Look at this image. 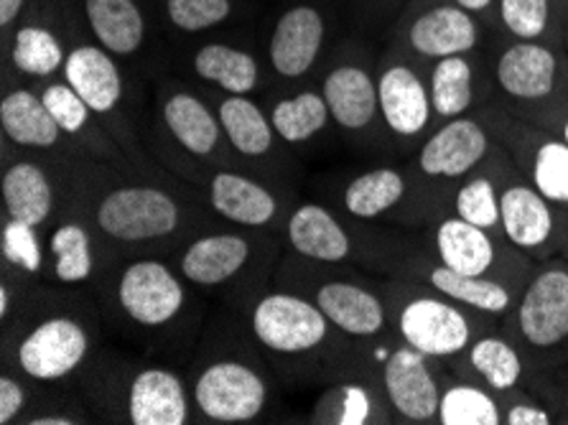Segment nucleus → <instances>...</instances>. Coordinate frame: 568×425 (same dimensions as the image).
<instances>
[{
    "mask_svg": "<svg viewBox=\"0 0 568 425\" xmlns=\"http://www.w3.org/2000/svg\"><path fill=\"white\" fill-rule=\"evenodd\" d=\"M505 425H556V415L530 387H518L500 397Z\"/></svg>",
    "mask_w": 568,
    "mask_h": 425,
    "instance_id": "49530a36",
    "label": "nucleus"
},
{
    "mask_svg": "<svg viewBox=\"0 0 568 425\" xmlns=\"http://www.w3.org/2000/svg\"><path fill=\"white\" fill-rule=\"evenodd\" d=\"M500 222L507 242L536 263L561 255L564 212L550 204L518 169H513L503 184Z\"/></svg>",
    "mask_w": 568,
    "mask_h": 425,
    "instance_id": "c85d7f7f",
    "label": "nucleus"
},
{
    "mask_svg": "<svg viewBox=\"0 0 568 425\" xmlns=\"http://www.w3.org/2000/svg\"><path fill=\"white\" fill-rule=\"evenodd\" d=\"M495 145L497 141L479 112L434 128L406 166L413 184L408 227H432L442 216L452 214L454 189L493 153Z\"/></svg>",
    "mask_w": 568,
    "mask_h": 425,
    "instance_id": "f8f14e48",
    "label": "nucleus"
},
{
    "mask_svg": "<svg viewBox=\"0 0 568 425\" xmlns=\"http://www.w3.org/2000/svg\"><path fill=\"white\" fill-rule=\"evenodd\" d=\"M454 3L462 6L464 11L475 13L477 19L485 21L489 26V31H493V13H495L497 0H454Z\"/></svg>",
    "mask_w": 568,
    "mask_h": 425,
    "instance_id": "3c124183",
    "label": "nucleus"
},
{
    "mask_svg": "<svg viewBox=\"0 0 568 425\" xmlns=\"http://www.w3.org/2000/svg\"><path fill=\"white\" fill-rule=\"evenodd\" d=\"M271 285L301 293L316 303L322 314L352 342H369L393 332L381 275L352 265L316 263L286 250Z\"/></svg>",
    "mask_w": 568,
    "mask_h": 425,
    "instance_id": "9d476101",
    "label": "nucleus"
},
{
    "mask_svg": "<svg viewBox=\"0 0 568 425\" xmlns=\"http://www.w3.org/2000/svg\"><path fill=\"white\" fill-rule=\"evenodd\" d=\"M69 0H37L6 37L3 77H19L31 84L62 77L69 49Z\"/></svg>",
    "mask_w": 568,
    "mask_h": 425,
    "instance_id": "bb28decb",
    "label": "nucleus"
},
{
    "mask_svg": "<svg viewBox=\"0 0 568 425\" xmlns=\"http://www.w3.org/2000/svg\"><path fill=\"white\" fill-rule=\"evenodd\" d=\"M261 100L268 110L275 133L294 153L314 149L332 133H337L318 82L265 92Z\"/></svg>",
    "mask_w": 568,
    "mask_h": 425,
    "instance_id": "4c0bfd02",
    "label": "nucleus"
},
{
    "mask_svg": "<svg viewBox=\"0 0 568 425\" xmlns=\"http://www.w3.org/2000/svg\"><path fill=\"white\" fill-rule=\"evenodd\" d=\"M525 387L544 397L556 415V423L568 425V362L564 367L548 372V375L532 377Z\"/></svg>",
    "mask_w": 568,
    "mask_h": 425,
    "instance_id": "09e8293b",
    "label": "nucleus"
},
{
    "mask_svg": "<svg viewBox=\"0 0 568 425\" xmlns=\"http://www.w3.org/2000/svg\"><path fill=\"white\" fill-rule=\"evenodd\" d=\"M377 94L395 153L410 159L436 128L426 69L395 47L377 54Z\"/></svg>",
    "mask_w": 568,
    "mask_h": 425,
    "instance_id": "a878e982",
    "label": "nucleus"
},
{
    "mask_svg": "<svg viewBox=\"0 0 568 425\" xmlns=\"http://www.w3.org/2000/svg\"><path fill=\"white\" fill-rule=\"evenodd\" d=\"M77 202L98 234L108 267L125 257L171 255L192 234L217 224L184 181L102 163L82 169Z\"/></svg>",
    "mask_w": 568,
    "mask_h": 425,
    "instance_id": "f257e3e1",
    "label": "nucleus"
},
{
    "mask_svg": "<svg viewBox=\"0 0 568 425\" xmlns=\"http://www.w3.org/2000/svg\"><path fill=\"white\" fill-rule=\"evenodd\" d=\"M485 120L489 133L510 155L532 186L544 194L550 204L568 212V145L561 135L532 125L528 120L515 118L497 102H487L477 110Z\"/></svg>",
    "mask_w": 568,
    "mask_h": 425,
    "instance_id": "393cba45",
    "label": "nucleus"
},
{
    "mask_svg": "<svg viewBox=\"0 0 568 425\" xmlns=\"http://www.w3.org/2000/svg\"><path fill=\"white\" fill-rule=\"evenodd\" d=\"M145 143L159 163L163 155H182L202 166L245 169L232 151L212 94L182 74L156 77Z\"/></svg>",
    "mask_w": 568,
    "mask_h": 425,
    "instance_id": "9b49d317",
    "label": "nucleus"
},
{
    "mask_svg": "<svg viewBox=\"0 0 568 425\" xmlns=\"http://www.w3.org/2000/svg\"><path fill=\"white\" fill-rule=\"evenodd\" d=\"M39 401V387L11 370L0 372V425H21Z\"/></svg>",
    "mask_w": 568,
    "mask_h": 425,
    "instance_id": "a18cd8bd",
    "label": "nucleus"
},
{
    "mask_svg": "<svg viewBox=\"0 0 568 425\" xmlns=\"http://www.w3.org/2000/svg\"><path fill=\"white\" fill-rule=\"evenodd\" d=\"M436 425H505L500 395L446 367Z\"/></svg>",
    "mask_w": 568,
    "mask_h": 425,
    "instance_id": "79ce46f5",
    "label": "nucleus"
},
{
    "mask_svg": "<svg viewBox=\"0 0 568 425\" xmlns=\"http://www.w3.org/2000/svg\"><path fill=\"white\" fill-rule=\"evenodd\" d=\"M67 39L69 49L62 72L64 80L88 102L90 110L100 118V123L108 128V133L115 138L138 171L159 179H176L174 173H169L153 159L149 143H145L149 118L141 115V100H138V80L141 77L133 74L120 59L90 39V33L82 29L80 19H77L72 0H69Z\"/></svg>",
    "mask_w": 568,
    "mask_h": 425,
    "instance_id": "6e6552de",
    "label": "nucleus"
},
{
    "mask_svg": "<svg viewBox=\"0 0 568 425\" xmlns=\"http://www.w3.org/2000/svg\"><path fill=\"white\" fill-rule=\"evenodd\" d=\"M196 423L247 425L268 415L278 377L230 308L206 316L202 340L186 367Z\"/></svg>",
    "mask_w": 568,
    "mask_h": 425,
    "instance_id": "39448f33",
    "label": "nucleus"
},
{
    "mask_svg": "<svg viewBox=\"0 0 568 425\" xmlns=\"http://www.w3.org/2000/svg\"><path fill=\"white\" fill-rule=\"evenodd\" d=\"M37 90L49 108L51 115L64 130V135L80 149L90 161L102 163V166H113L120 171H138L125 151L120 149L118 141L108 133V128L100 123V118L90 110L72 84L64 77L39 82ZM141 173V171H138Z\"/></svg>",
    "mask_w": 568,
    "mask_h": 425,
    "instance_id": "2f4dec72",
    "label": "nucleus"
},
{
    "mask_svg": "<svg viewBox=\"0 0 568 425\" xmlns=\"http://www.w3.org/2000/svg\"><path fill=\"white\" fill-rule=\"evenodd\" d=\"M515 163L505 153L500 143L487 155L479 166L459 181L452 194V214L462 216L464 222L477 224L481 230L503 234L500 222V192L505 179L510 176Z\"/></svg>",
    "mask_w": 568,
    "mask_h": 425,
    "instance_id": "ea45409f",
    "label": "nucleus"
},
{
    "mask_svg": "<svg viewBox=\"0 0 568 425\" xmlns=\"http://www.w3.org/2000/svg\"><path fill=\"white\" fill-rule=\"evenodd\" d=\"M357 354L381 385L393 423L436 425L446 364L413 350L393 332L357 342Z\"/></svg>",
    "mask_w": 568,
    "mask_h": 425,
    "instance_id": "6ab92c4d",
    "label": "nucleus"
},
{
    "mask_svg": "<svg viewBox=\"0 0 568 425\" xmlns=\"http://www.w3.org/2000/svg\"><path fill=\"white\" fill-rule=\"evenodd\" d=\"M182 77L214 94H253L263 98L271 90L261 33L237 29L194 39L174 49Z\"/></svg>",
    "mask_w": 568,
    "mask_h": 425,
    "instance_id": "4be33fe9",
    "label": "nucleus"
},
{
    "mask_svg": "<svg viewBox=\"0 0 568 425\" xmlns=\"http://www.w3.org/2000/svg\"><path fill=\"white\" fill-rule=\"evenodd\" d=\"M489 37V26L454 0H408L385 47H395L426 69L444 57L485 51Z\"/></svg>",
    "mask_w": 568,
    "mask_h": 425,
    "instance_id": "5701e85b",
    "label": "nucleus"
},
{
    "mask_svg": "<svg viewBox=\"0 0 568 425\" xmlns=\"http://www.w3.org/2000/svg\"><path fill=\"white\" fill-rule=\"evenodd\" d=\"M0 263L44 281L47 232L3 214L0 216Z\"/></svg>",
    "mask_w": 568,
    "mask_h": 425,
    "instance_id": "37998d69",
    "label": "nucleus"
},
{
    "mask_svg": "<svg viewBox=\"0 0 568 425\" xmlns=\"http://www.w3.org/2000/svg\"><path fill=\"white\" fill-rule=\"evenodd\" d=\"M344 37L337 0H278L261 26L271 90L316 82L334 43Z\"/></svg>",
    "mask_w": 568,
    "mask_h": 425,
    "instance_id": "dca6fc26",
    "label": "nucleus"
},
{
    "mask_svg": "<svg viewBox=\"0 0 568 425\" xmlns=\"http://www.w3.org/2000/svg\"><path fill=\"white\" fill-rule=\"evenodd\" d=\"M558 257L568 260V212H564V245H561V255Z\"/></svg>",
    "mask_w": 568,
    "mask_h": 425,
    "instance_id": "864d4df0",
    "label": "nucleus"
},
{
    "mask_svg": "<svg viewBox=\"0 0 568 425\" xmlns=\"http://www.w3.org/2000/svg\"><path fill=\"white\" fill-rule=\"evenodd\" d=\"M92 296L105 328L143 357L171 364L194 357L206 324V298L184 281L169 255L115 260Z\"/></svg>",
    "mask_w": 568,
    "mask_h": 425,
    "instance_id": "f03ea898",
    "label": "nucleus"
},
{
    "mask_svg": "<svg viewBox=\"0 0 568 425\" xmlns=\"http://www.w3.org/2000/svg\"><path fill=\"white\" fill-rule=\"evenodd\" d=\"M566 51H568V26H566Z\"/></svg>",
    "mask_w": 568,
    "mask_h": 425,
    "instance_id": "5fc2aeb1",
    "label": "nucleus"
},
{
    "mask_svg": "<svg viewBox=\"0 0 568 425\" xmlns=\"http://www.w3.org/2000/svg\"><path fill=\"white\" fill-rule=\"evenodd\" d=\"M222 128L232 151L253 173L291 186V171L296 169L294 151L281 141L261 98L253 94H214Z\"/></svg>",
    "mask_w": 568,
    "mask_h": 425,
    "instance_id": "cd10ccee",
    "label": "nucleus"
},
{
    "mask_svg": "<svg viewBox=\"0 0 568 425\" xmlns=\"http://www.w3.org/2000/svg\"><path fill=\"white\" fill-rule=\"evenodd\" d=\"M184 184L194 189L214 220L232 227L283 234L296 192L286 184L245 169L196 166L186 173Z\"/></svg>",
    "mask_w": 568,
    "mask_h": 425,
    "instance_id": "aec40b11",
    "label": "nucleus"
},
{
    "mask_svg": "<svg viewBox=\"0 0 568 425\" xmlns=\"http://www.w3.org/2000/svg\"><path fill=\"white\" fill-rule=\"evenodd\" d=\"M426 247L438 263L456 273L493 277L518 289H525L536 267V260L510 245L505 234L481 230L456 214H446L432 224Z\"/></svg>",
    "mask_w": 568,
    "mask_h": 425,
    "instance_id": "b1692460",
    "label": "nucleus"
},
{
    "mask_svg": "<svg viewBox=\"0 0 568 425\" xmlns=\"http://www.w3.org/2000/svg\"><path fill=\"white\" fill-rule=\"evenodd\" d=\"M237 316L278 383L324 387L357 360V342L344 336L322 308L301 293L271 285L237 311Z\"/></svg>",
    "mask_w": 568,
    "mask_h": 425,
    "instance_id": "20e7f679",
    "label": "nucleus"
},
{
    "mask_svg": "<svg viewBox=\"0 0 568 425\" xmlns=\"http://www.w3.org/2000/svg\"><path fill=\"white\" fill-rule=\"evenodd\" d=\"M77 395L98 423L189 425L196 423L186 372L153 357L100 350L77 383Z\"/></svg>",
    "mask_w": 568,
    "mask_h": 425,
    "instance_id": "423d86ee",
    "label": "nucleus"
},
{
    "mask_svg": "<svg viewBox=\"0 0 568 425\" xmlns=\"http://www.w3.org/2000/svg\"><path fill=\"white\" fill-rule=\"evenodd\" d=\"M37 0H0V37L19 23Z\"/></svg>",
    "mask_w": 568,
    "mask_h": 425,
    "instance_id": "8fccbe9b",
    "label": "nucleus"
},
{
    "mask_svg": "<svg viewBox=\"0 0 568 425\" xmlns=\"http://www.w3.org/2000/svg\"><path fill=\"white\" fill-rule=\"evenodd\" d=\"M381 289L393 334L444 364L467 350L479 334L500 326V318L479 314L406 275L381 277Z\"/></svg>",
    "mask_w": 568,
    "mask_h": 425,
    "instance_id": "4468645a",
    "label": "nucleus"
},
{
    "mask_svg": "<svg viewBox=\"0 0 568 425\" xmlns=\"http://www.w3.org/2000/svg\"><path fill=\"white\" fill-rule=\"evenodd\" d=\"M0 130L3 141L16 149L57 155L74 163H94L64 135V130L41 100L37 84L3 77V98H0Z\"/></svg>",
    "mask_w": 568,
    "mask_h": 425,
    "instance_id": "c756f323",
    "label": "nucleus"
},
{
    "mask_svg": "<svg viewBox=\"0 0 568 425\" xmlns=\"http://www.w3.org/2000/svg\"><path fill=\"white\" fill-rule=\"evenodd\" d=\"M500 328L520 350L530 380L564 367L568 362L566 257H548L536 263L510 314L500 321Z\"/></svg>",
    "mask_w": 568,
    "mask_h": 425,
    "instance_id": "f3484780",
    "label": "nucleus"
},
{
    "mask_svg": "<svg viewBox=\"0 0 568 425\" xmlns=\"http://www.w3.org/2000/svg\"><path fill=\"white\" fill-rule=\"evenodd\" d=\"M428 92H432L436 128L454 118L469 115L493 102L487 54H454L426 67Z\"/></svg>",
    "mask_w": 568,
    "mask_h": 425,
    "instance_id": "473e14b6",
    "label": "nucleus"
},
{
    "mask_svg": "<svg viewBox=\"0 0 568 425\" xmlns=\"http://www.w3.org/2000/svg\"><path fill=\"white\" fill-rule=\"evenodd\" d=\"M90 39L138 77H159L174 62L159 0H72Z\"/></svg>",
    "mask_w": 568,
    "mask_h": 425,
    "instance_id": "a211bd4d",
    "label": "nucleus"
},
{
    "mask_svg": "<svg viewBox=\"0 0 568 425\" xmlns=\"http://www.w3.org/2000/svg\"><path fill=\"white\" fill-rule=\"evenodd\" d=\"M102 314L90 291L33 285L19 314L0 326V360L39 389L67 393L102 350Z\"/></svg>",
    "mask_w": 568,
    "mask_h": 425,
    "instance_id": "7ed1b4c3",
    "label": "nucleus"
},
{
    "mask_svg": "<svg viewBox=\"0 0 568 425\" xmlns=\"http://www.w3.org/2000/svg\"><path fill=\"white\" fill-rule=\"evenodd\" d=\"M84 166L90 163L21 151L3 141V171H0L3 214L47 232L72 204Z\"/></svg>",
    "mask_w": 568,
    "mask_h": 425,
    "instance_id": "412c9836",
    "label": "nucleus"
},
{
    "mask_svg": "<svg viewBox=\"0 0 568 425\" xmlns=\"http://www.w3.org/2000/svg\"><path fill=\"white\" fill-rule=\"evenodd\" d=\"M308 423L316 425H387L393 423L390 405L373 372L357 360L344 375L326 383L322 395L308 413Z\"/></svg>",
    "mask_w": 568,
    "mask_h": 425,
    "instance_id": "f704fd0d",
    "label": "nucleus"
},
{
    "mask_svg": "<svg viewBox=\"0 0 568 425\" xmlns=\"http://www.w3.org/2000/svg\"><path fill=\"white\" fill-rule=\"evenodd\" d=\"M37 283L39 277H31L21 271H16L11 265L0 263V326L8 324V321L19 314Z\"/></svg>",
    "mask_w": 568,
    "mask_h": 425,
    "instance_id": "de8ad7c7",
    "label": "nucleus"
},
{
    "mask_svg": "<svg viewBox=\"0 0 568 425\" xmlns=\"http://www.w3.org/2000/svg\"><path fill=\"white\" fill-rule=\"evenodd\" d=\"M493 102L544 128L568 108V51L493 33L485 49Z\"/></svg>",
    "mask_w": 568,
    "mask_h": 425,
    "instance_id": "2eb2a0df",
    "label": "nucleus"
},
{
    "mask_svg": "<svg viewBox=\"0 0 568 425\" xmlns=\"http://www.w3.org/2000/svg\"><path fill=\"white\" fill-rule=\"evenodd\" d=\"M283 253V234L217 222L192 234L169 257L196 293L237 314L271 289Z\"/></svg>",
    "mask_w": 568,
    "mask_h": 425,
    "instance_id": "0eeeda50",
    "label": "nucleus"
},
{
    "mask_svg": "<svg viewBox=\"0 0 568 425\" xmlns=\"http://www.w3.org/2000/svg\"><path fill=\"white\" fill-rule=\"evenodd\" d=\"M283 242L288 253L316 263L352 265L373 275H400L408 257L420 250L416 242L390 234L373 222H359L322 202L298 199L291 210Z\"/></svg>",
    "mask_w": 568,
    "mask_h": 425,
    "instance_id": "1a4fd4ad",
    "label": "nucleus"
},
{
    "mask_svg": "<svg viewBox=\"0 0 568 425\" xmlns=\"http://www.w3.org/2000/svg\"><path fill=\"white\" fill-rule=\"evenodd\" d=\"M568 0H497L493 33L566 49Z\"/></svg>",
    "mask_w": 568,
    "mask_h": 425,
    "instance_id": "a19ab883",
    "label": "nucleus"
},
{
    "mask_svg": "<svg viewBox=\"0 0 568 425\" xmlns=\"http://www.w3.org/2000/svg\"><path fill=\"white\" fill-rule=\"evenodd\" d=\"M406 6L408 0H337L344 33H355L381 49Z\"/></svg>",
    "mask_w": 568,
    "mask_h": 425,
    "instance_id": "c03bdc74",
    "label": "nucleus"
},
{
    "mask_svg": "<svg viewBox=\"0 0 568 425\" xmlns=\"http://www.w3.org/2000/svg\"><path fill=\"white\" fill-rule=\"evenodd\" d=\"M105 271L108 257L74 194L64 214L47 230L44 281L92 293Z\"/></svg>",
    "mask_w": 568,
    "mask_h": 425,
    "instance_id": "7c9ffc66",
    "label": "nucleus"
},
{
    "mask_svg": "<svg viewBox=\"0 0 568 425\" xmlns=\"http://www.w3.org/2000/svg\"><path fill=\"white\" fill-rule=\"evenodd\" d=\"M546 130H550V133H556V135H561L564 141H566V145H568V108H564V110H558L554 118L548 120V123L544 125Z\"/></svg>",
    "mask_w": 568,
    "mask_h": 425,
    "instance_id": "603ef678",
    "label": "nucleus"
},
{
    "mask_svg": "<svg viewBox=\"0 0 568 425\" xmlns=\"http://www.w3.org/2000/svg\"><path fill=\"white\" fill-rule=\"evenodd\" d=\"M377 54L381 47L373 41L344 33L316 77L329 105L334 130L355 151L393 149L377 94Z\"/></svg>",
    "mask_w": 568,
    "mask_h": 425,
    "instance_id": "ddd939ff",
    "label": "nucleus"
},
{
    "mask_svg": "<svg viewBox=\"0 0 568 425\" xmlns=\"http://www.w3.org/2000/svg\"><path fill=\"white\" fill-rule=\"evenodd\" d=\"M446 367L454 375L471 380V383L487 387L489 393L500 397L525 387L530 380V370L520 350L507 340L500 326L479 334L467 350L446 362Z\"/></svg>",
    "mask_w": 568,
    "mask_h": 425,
    "instance_id": "58836bf2",
    "label": "nucleus"
},
{
    "mask_svg": "<svg viewBox=\"0 0 568 425\" xmlns=\"http://www.w3.org/2000/svg\"><path fill=\"white\" fill-rule=\"evenodd\" d=\"M161 23L171 49L237 29H255L265 19V0H159Z\"/></svg>",
    "mask_w": 568,
    "mask_h": 425,
    "instance_id": "72a5a7b5",
    "label": "nucleus"
},
{
    "mask_svg": "<svg viewBox=\"0 0 568 425\" xmlns=\"http://www.w3.org/2000/svg\"><path fill=\"white\" fill-rule=\"evenodd\" d=\"M413 184L406 166H375L344 181L337 192V210L359 222H393L408 227Z\"/></svg>",
    "mask_w": 568,
    "mask_h": 425,
    "instance_id": "c9c22d12",
    "label": "nucleus"
},
{
    "mask_svg": "<svg viewBox=\"0 0 568 425\" xmlns=\"http://www.w3.org/2000/svg\"><path fill=\"white\" fill-rule=\"evenodd\" d=\"M400 275L432 285V289L444 293V296L459 301L464 306L479 311V314L500 321L510 314V308L515 306V301H518L523 291L518 285L493 281V277H477L452 271V267L438 263V260L428 253L426 242L408 257V263L403 267Z\"/></svg>",
    "mask_w": 568,
    "mask_h": 425,
    "instance_id": "e433bc0d",
    "label": "nucleus"
}]
</instances>
